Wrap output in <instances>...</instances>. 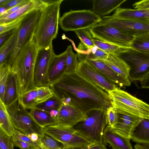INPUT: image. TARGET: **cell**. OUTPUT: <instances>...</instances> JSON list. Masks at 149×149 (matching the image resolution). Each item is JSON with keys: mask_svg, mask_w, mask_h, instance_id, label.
<instances>
[{"mask_svg": "<svg viewBox=\"0 0 149 149\" xmlns=\"http://www.w3.org/2000/svg\"><path fill=\"white\" fill-rule=\"evenodd\" d=\"M49 87L62 103L74 107L87 114L112 107L107 92L86 79L77 71L65 73Z\"/></svg>", "mask_w": 149, "mask_h": 149, "instance_id": "cell-1", "label": "cell"}, {"mask_svg": "<svg viewBox=\"0 0 149 149\" xmlns=\"http://www.w3.org/2000/svg\"><path fill=\"white\" fill-rule=\"evenodd\" d=\"M38 50L33 37L21 49L9 66L16 77L19 97L35 87L34 69Z\"/></svg>", "mask_w": 149, "mask_h": 149, "instance_id": "cell-2", "label": "cell"}, {"mask_svg": "<svg viewBox=\"0 0 149 149\" xmlns=\"http://www.w3.org/2000/svg\"><path fill=\"white\" fill-rule=\"evenodd\" d=\"M63 0L46 6L42 10L40 20L34 36L38 49L52 44L58 29L61 4Z\"/></svg>", "mask_w": 149, "mask_h": 149, "instance_id": "cell-3", "label": "cell"}, {"mask_svg": "<svg viewBox=\"0 0 149 149\" xmlns=\"http://www.w3.org/2000/svg\"><path fill=\"white\" fill-rule=\"evenodd\" d=\"M108 93L118 114L149 118V105L117 87Z\"/></svg>", "mask_w": 149, "mask_h": 149, "instance_id": "cell-4", "label": "cell"}, {"mask_svg": "<svg viewBox=\"0 0 149 149\" xmlns=\"http://www.w3.org/2000/svg\"><path fill=\"white\" fill-rule=\"evenodd\" d=\"M6 110L16 130L29 138L33 133L40 137L45 134L43 128L33 119L29 112L22 104L19 97L10 104L6 106Z\"/></svg>", "mask_w": 149, "mask_h": 149, "instance_id": "cell-5", "label": "cell"}, {"mask_svg": "<svg viewBox=\"0 0 149 149\" xmlns=\"http://www.w3.org/2000/svg\"><path fill=\"white\" fill-rule=\"evenodd\" d=\"M106 110L91 111L85 120L74 127L89 141L96 144L103 143V132L107 126Z\"/></svg>", "mask_w": 149, "mask_h": 149, "instance_id": "cell-6", "label": "cell"}, {"mask_svg": "<svg viewBox=\"0 0 149 149\" xmlns=\"http://www.w3.org/2000/svg\"><path fill=\"white\" fill-rule=\"evenodd\" d=\"M43 129L45 134L60 143L63 149L82 148L95 143L86 138L74 127H67L56 124L46 127Z\"/></svg>", "mask_w": 149, "mask_h": 149, "instance_id": "cell-7", "label": "cell"}, {"mask_svg": "<svg viewBox=\"0 0 149 149\" xmlns=\"http://www.w3.org/2000/svg\"><path fill=\"white\" fill-rule=\"evenodd\" d=\"M43 9L32 11L25 15L23 19L18 28V36L16 45L5 62L9 66L21 49L33 38Z\"/></svg>", "mask_w": 149, "mask_h": 149, "instance_id": "cell-8", "label": "cell"}, {"mask_svg": "<svg viewBox=\"0 0 149 149\" xmlns=\"http://www.w3.org/2000/svg\"><path fill=\"white\" fill-rule=\"evenodd\" d=\"M101 18L92 10H72L64 13L60 18L59 24L64 31L88 29L98 23Z\"/></svg>", "mask_w": 149, "mask_h": 149, "instance_id": "cell-9", "label": "cell"}, {"mask_svg": "<svg viewBox=\"0 0 149 149\" xmlns=\"http://www.w3.org/2000/svg\"><path fill=\"white\" fill-rule=\"evenodd\" d=\"M88 29L95 39L122 48L132 49L131 44L134 36L111 26L99 23Z\"/></svg>", "mask_w": 149, "mask_h": 149, "instance_id": "cell-10", "label": "cell"}, {"mask_svg": "<svg viewBox=\"0 0 149 149\" xmlns=\"http://www.w3.org/2000/svg\"><path fill=\"white\" fill-rule=\"evenodd\" d=\"M118 56L129 66L128 78L131 82L140 81L149 74V55L130 49Z\"/></svg>", "mask_w": 149, "mask_h": 149, "instance_id": "cell-11", "label": "cell"}, {"mask_svg": "<svg viewBox=\"0 0 149 149\" xmlns=\"http://www.w3.org/2000/svg\"><path fill=\"white\" fill-rule=\"evenodd\" d=\"M77 55L79 62L77 72L79 74L108 92L118 87L92 65L84 54L77 53Z\"/></svg>", "mask_w": 149, "mask_h": 149, "instance_id": "cell-12", "label": "cell"}, {"mask_svg": "<svg viewBox=\"0 0 149 149\" xmlns=\"http://www.w3.org/2000/svg\"><path fill=\"white\" fill-rule=\"evenodd\" d=\"M55 54L52 44L38 49L34 69V82L36 87L49 86L48 71L51 60Z\"/></svg>", "mask_w": 149, "mask_h": 149, "instance_id": "cell-13", "label": "cell"}, {"mask_svg": "<svg viewBox=\"0 0 149 149\" xmlns=\"http://www.w3.org/2000/svg\"><path fill=\"white\" fill-rule=\"evenodd\" d=\"M101 19L98 23L111 26L131 36L149 33V22L120 19L112 15Z\"/></svg>", "mask_w": 149, "mask_h": 149, "instance_id": "cell-14", "label": "cell"}, {"mask_svg": "<svg viewBox=\"0 0 149 149\" xmlns=\"http://www.w3.org/2000/svg\"><path fill=\"white\" fill-rule=\"evenodd\" d=\"M87 116V114L77 108L62 103L57 117V124L62 126L73 127L85 120Z\"/></svg>", "mask_w": 149, "mask_h": 149, "instance_id": "cell-15", "label": "cell"}, {"mask_svg": "<svg viewBox=\"0 0 149 149\" xmlns=\"http://www.w3.org/2000/svg\"><path fill=\"white\" fill-rule=\"evenodd\" d=\"M53 95L49 86L36 87L19 97L20 101L26 109H31Z\"/></svg>", "mask_w": 149, "mask_h": 149, "instance_id": "cell-16", "label": "cell"}, {"mask_svg": "<svg viewBox=\"0 0 149 149\" xmlns=\"http://www.w3.org/2000/svg\"><path fill=\"white\" fill-rule=\"evenodd\" d=\"M88 60L102 74L118 87L120 88L131 85V82L129 79L125 78L118 74L103 61Z\"/></svg>", "mask_w": 149, "mask_h": 149, "instance_id": "cell-17", "label": "cell"}, {"mask_svg": "<svg viewBox=\"0 0 149 149\" xmlns=\"http://www.w3.org/2000/svg\"><path fill=\"white\" fill-rule=\"evenodd\" d=\"M141 118L135 116L118 114V122L112 127H109L117 134L131 139L132 130L139 123Z\"/></svg>", "mask_w": 149, "mask_h": 149, "instance_id": "cell-18", "label": "cell"}, {"mask_svg": "<svg viewBox=\"0 0 149 149\" xmlns=\"http://www.w3.org/2000/svg\"><path fill=\"white\" fill-rule=\"evenodd\" d=\"M66 69V51L58 55L55 54L51 60L48 68L50 85L64 75L65 73Z\"/></svg>", "mask_w": 149, "mask_h": 149, "instance_id": "cell-19", "label": "cell"}, {"mask_svg": "<svg viewBox=\"0 0 149 149\" xmlns=\"http://www.w3.org/2000/svg\"><path fill=\"white\" fill-rule=\"evenodd\" d=\"M130 140L115 132L108 126L103 132V143L106 146L109 144L113 149H133Z\"/></svg>", "mask_w": 149, "mask_h": 149, "instance_id": "cell-20", "label": "cell"}, {"mask_svg": "<svg viewBox=\"0 0 149 149\" xmlns=\"http://www.w3.org/2000/svg\"><path fill=\"white\" fill-rule=\"evenodd\" d=\"M112 16L122 19L149 22V9L119 8L115 10Z\"/></svg>", "mask_w": 149, "mask_h": 149, "instance_id": "cell-21", "label": "cell"}, {"mask_svg": "<svg viewBox=\"0 0 149 149\" xmlns=\"http://www.w3.org/2000/svg\"><path fill=\"white\" fill-rule=\"evenodd\" d=\"M46 6L42 0H31L29 2L0 21V24L15 20L32 11L43 9Z\"/></svg>", "mask_w": 149, "mask_h": 149, "instance_id": "cell-22", "label": "cell"}, {"mask_svg": "<svg viewBox=\"0 0 149 149\" xmlns=\"http://www.w3.org/2000/svg\"><path fill=\"white\" fill-rule=\"evenodd\" d=\"M125 0H93V11L102 18L119 8Z\"/></svg>", "mask_w": 149, "mask_h": 149, "instance_id": "cell-23", "label": "cell"}, {"mask_svg": "<svg viewBox=\"0 0 149 149\" xmlns=\"http://www.w3.org/2000/svg\"><path fill=\"white\" fill-rule=\"evenodd\" d=\"M131 139L137 143L149 144V118H141L132 130Z\"/></svg>", "mask_w": 149, "mask_h": 149, "instance_id": "cell-24", "label": "cell"}, {"mask_svg": "<svg viewBox=\"0 0 149 149\" xmlns=\"http://www.w3.org/2000/svg\"><path fill=\"white\" fill-rule=\"evenodd\" d=\"M104 62L115 72L122 77L128 79L130 68L127 63L117 55L109 54Z\"/></svg>", "mask_w": 149, "mask_h": 149, "instance_id": "cell-25", "label": "cell"}, {"mask_svg": "<svg viewBox=\"0 0 149 149\" xmlns=\"http://www.w3.org/2000/svg\"><path fill=\"white\" fill-rule=\"evenodd\" d=\"M18 97L16 77L10 70L5 87L3 103L7 106L13 102Z\"/></svg>", "mask_w": 149, "mask_h": 149, "instance_id": "cell-26", "label": "cell"}, {"mask_svg": "<svg viewBox=\"0 0 149 149\" xmlns=\"http://www.w3.org/2000/svg\"><path fill=\"white\" fill-rule=\"evenodd\" d=\"M30 113L33 119L41 127L56 125L57 119L50 113L35 108L31 109Z\"/></svg>", "mask_w": 149, "mask_h": 149, "instance_id": "cell-27", "label": "cell"}, {"mask_svg": "<svg viewBox=\"0 0 149 149\" xmlns=\"http://www.w3.org/2000/svg\"><path fill=\"white\" fill-rule=\"evenodd\" d=\"M0 130L8 136H12L16 130L7 112L6 106L0 100Z\"/></svg>", "mask_w": 149, "mask_h": 149, "instance_id": "cell-28", "label": "cell"}, {"mask_svg": "<svg viewBox=\"0 0 149 149\" xmlns=\"http://www.w3.org/2000/svg\"><path fill=\"white\" fill-rule=\"evenodd\" d=\"M74 32L80 41L78 47H75L77 52H85L95 46L93 38L88 29H82Z\"/></svg>", "mask_w": 149, "mask_h": 149, "instance_id": "cell-29", "label": "cell"}, {"mask_svg": "<svg viewBox=\"0 0 149 149\" xmlns=\"http://www.w3.org/2000/svg\"><path fill=\"white\" fill-rule=\"evenodd\" d=\"M62 104L60 100L53 95L45 101L36 106L34 108L50 113L57 119L59 110Z\"/></svg>", "mask_w": 149, "mask_h": 149, "instance_id": "cell-30", "label": "cell"}, {"mask_svg": "<svg viewBox=\"0 0 149 149\" xmlns=\"http://www.w3.org/2000/svg\"><path fill=\"white\" fill-rule=\"evenodd\" d=\"M130 46L132 49L135 51L149 55V33L134 36Z\"/></svg>", "mask_w": 149, "mask_h": 149, "instance_id": "cell-31", "label": "cell"}, {"mask_svg": "<svg viewBox=\"0 0 149 149\" xmlns=\"http://www.w3.org/2000/svg\"><path fill=\"white\" fill-rule=\"evenodd\" d=\"M18 36L17 29L10 38L0 47V65L5 63L16 45Z\"/></svg>", "mask_w": 149, "mask_h": 149, "instance_id": "cell-32", "label": "cell"}, {"mask_svg": "<svg viewBox=\"0 0 149 149\" xmlns=\"http://www.w3.org/2000/svg\"><path fill=\"white\" fill-rule=\"evenodd\" d=\"M95 46L106 53L113 54L118 56L121 53L126 52L130 49H126L93 39Z\"/></svg>", "mask_w": 149, "mask_h": 149, "instance_id": "cell-33", "label": "cell"}, {"mask_svg": "<svg viewBox=\"0 0 149 149\" xmlns=\"http://www.w3.org/2000/svg\"><path fill=\"white\" fill-rule=\"evenodd\" d=\"M66 52V69L65 73L74 72L77 71L79 63L77 54L73 52L71 45L68 46Z\"/></svg>", "mask_w": 149, "mask_h": 149, "instance_id": "cell-34", "label": "cell"}, {"mask_svg": "<svg viewBox=\"0 0 149 149\" xmlns=\"http://www.w3.org/2000/svg\"><path fill=\"white\" fill-rule=\"evenodd\" d=\"M10 69L9 66L4 63L0 65V100L3 101L5 87Z\"/></svg>", "mask_w": 149, "mask_h": 149, "instance_id": "cell-35", "label": "cell"}, {"mask_svg": "<svg viewBox=\"0 0 149 149\" xmlns=\"http://www.w3.org/2000/svg\"><path fill=\"white\" fill-rule=\"evenodd\" d=\"M77 52L84 54L88 60L103 61L107 59L109 54L95 46L86 51Z\"/></svg>", "mask_w": 149, "mask_h": 149, "instance_id": "cell-36", "label": "cell"}, {"mask_svg": "<svg viewBox=\"0 0 149 149\" xmlns=\"http://www.w3.org/2000/svg\"><path fill=\"white\" fill-rule=\"evenodd\" d=\"M40 140L42 144L49 149H63L60 143L46 134L40 137Z\"/></svg>", "mask_w": 149, "mask_h": 149, "instance_id": "cell-37", "label": "cell"}, {"mask_svg": "<svg viewBox=\"0 0 149 149\" xmlns=\"http://www.w3.org/2000/svg\"><path fill=\"white\" fill-rule=\"evenodd\" d=\"M24 16L8 23L0 24V35L18 28Z\"/></svg>", "mask_w": 149, "mask_h": 149, "instance_id": "cell-38", "label": "cell"}, {"mask_svg": "<svg viewBox=\"0 0 149 149\" xmlns=\"http://www.w3.org/2000/svg\"><path fill=\"white\" fill-rule=\"evenodd\" d=\"M106 114L107 120V126L112 127L118 122V114L116 109L112 106L107 109Z\"/></svg>", "mask_w": 149, "mask_h": 149, "instance_id": "cell-39", "label": "cell"}, {"mask_svg": "<svg viewBox=\"0 0 149 149\" xmlns=\"http://www.w3.org/2000/svg\"><path fill=\"white\" fill-rule=\"evenodd\" d=\"M13 136L27 143L30 146L31 149H39V146L36 142L20 131L16 130Z\"/></svg>", "mask_w": 149, "mask_h": 149, "instance_id": "cell-40", "label": "cell"}, {"mask_svg": "<svg viewBox=\"0 0 149 149\" xmlns=\"http://www.w3.org/2000/svg\"><path fill=\"white\" fill-rule=\"evenodd\" d=\"M31 0H24L22 2L16 6L7 10L4 13L0 15V21L3 20L10 14L29 2Z\"/></svg>", "mask_w": 149, "mask_h": 149, "instance_id": "cell-41", "label": "cell"}, {"mask_svg": "<svg viewBox=\"0 0 149 149\" xmlns=\"http://www.w3.org/2000/svg\"><path fill=\"white\" fill-rule=\"evenodd\" d=\"M10 137L0 130V149H10Z\"/></svg>", "mask_w": 149, "mask_h": 149, "instance_id": "cell-42", "label": "cell"}, {"mask_svg": "<svg viewBox=\"0 0 149 149\" xmlns=\"http://www.w3.org/2000/svg\"><path fill=\"white\" fill-rule=\"evenodd\" d=\"M11 137L14 147H18L20 149H31L30 146L26 143L13 136Z\"/></svg>", "mask_w": 149, "mask_h": 149, "instance_id": "cell-43", "label": "cell"}, {"mask_svg": "<svg viewBox=\"0 0 149 149\" xmlns=\"http://www.w3.org/2000/svg\"><path fill=\"white\" fill-rule=\"evenodd\" d=\"M132 6L135 9H149V0H143L136 2Z\"/></svg>", "mask_w": 149, "mask_h": 149, "instance_id": "cell-44", "label": "cell"}, {"mask_svg": "<svg viewBox=\"0 0 149 149\" xmlns=\"http://www.w3.org/2000/svg\"><path fill=\"white\" fill-rule=\"evenodd\" d=\"M24 0H7V1L3 4L0 5V7L4 6L7 10L14 7L21 3Z\"/></svg>", "mask_w": 149, "mask_h": 149, "instance_id": "cell-45", "label": "cell"}, {"mask_svg": "<svg viewBox=\"0 0 149 149\" xmlns=\"http://www.w3.org/2000/svg\"><path fill=\"white\" fill-rule=\"evenodd\" d=\"M16 29L11 31L0 35V47L10 38Z\"/></svg>", "mask_w": 149, "mask_h": 149, "instance_id": "cell-46", "label": "cell"}, {"mask_svg": "<svg viewBox=\"0 0 149 149\" xmlns=\"http://www.w3.org/2000/svg\"><path fill=\"white\" fill-rule=\"evenodd\" d=\"M80 149H107L106 146L103 143H94L93 144L88 146L87 147Z\"/></svg>", "mask_w": 149, "mask_h": 149, "instance_id": "cell-47", "label": "cell"}, {"mask_svg": "<svg viewBox=\"0 0 149 149\" xmlns=\"http://www.w3.org/2000/svg\"><path fill=\"white\" fill-rule=\"evenodd\" d=\"M140 82L141 88L149 89V74Z\"/></svg>", "mask_w": 149, "mask_h": 149, "instance_id": "cell-48", "label": "cell"}, {"mask_svg": "<svg viewBox=\"0 0 149 149\" xmlns=\"http://www.w3.org/2000/svg\"><path fill=\"white\" fill-rule=\"evenodd\" d=\"M134 149H149V144L136 143L134 146Z\"/></svg>", "mask_w": 149, "mask_h": 149, "instance_id": "cell-49", "label": "cell"}, {"mask_svg": "<svg viewBox=\"0 0 149 149\" xmlns=\"http://www.w3.org/2000/svg\"><path fill=\"white\" fill-rule=\"evenodd\" d=\"M59 0H42L43 2L47 5L53 4L58 2Z\"/></svg>", "mask_w": 149, "mask_h": 149, "instance_id": "cell-50", "label": "cell"}, {"mask_svg": "<svg viewBox=\"0 0 149 149\" xmlns=\"http://www.w3.org/2000/svg\"><path fill=\"white\" fill-rule=\"evenodd\" d=\"M36 143L39 146V149H49L46 147L42 144L41 141L40 139Z\"/></svg>", "mask_w": 149, "mask_h": 149, "instance_id": "cell-51", "label": "cell"}, {"mask_svg": "<svg viewBox=\"0 0 149 149\" xmlns=\"http://www.w3.org/2000/svg\"><path fill=\"white\" fill-rule=\"evenodd\" d=\"M0 7V15H1L4 13L7 10V9L4 6Z\"/></svg>", "mask_w": 149, "mask_h": 149, "instance_id": "cell-52", "label": "cell"}, {"mask_svg": "<svg viewBox=\"0 0 149 149\" xmlns=\"http://www.w3.org/2000/svg\"><path fill=\"white\" fill-rule=\"evenodd\" d=\"M9 144L10 149H14V146L13 145L11 137H10V138Z\"/></svg>", "mask_w": 149, "mask_h": 149, "instance_id": "cell-53", "label": "cell"}, {"mask_svg": "<svg viewBox=\"0 0 149 149\" xmlns=\"http://www.w3.org/2000/svg\"><path fill=\"white\" fill-rule=\"evenodd\" d=\"M7 1V0H0V5L4 3Z\"/></svg>", "mask_w": 149, "mask_h": 149, "instance_id": "cell-54", "label": "cell"}, {"mask_svg": "<svg viewBox=\"0 0 149 149\" xmlns=\"http://www.w3.org/2000/svg\"><path fill=\"white\" fill-rule=\"evenodd\" d=\"M81 148H68L67 149H80Z\"/></svg>", "mask_w": 149, "mask_h": 149, "instance_id": "cell-55", "label": "cell"}]
</instances>
